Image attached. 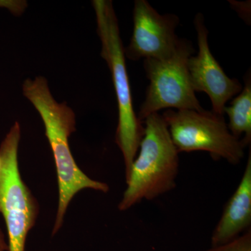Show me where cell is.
I'll use <instances>...</instances> for the list:
<instances>
[{
    "mask_svg": "<svg viewBox=\"0 0 251 251\" xmlns=\"http://www.w3.org/2000/svg\"><path fill=\"white\" fill-rule=\"evenodd\" d=\"M23 94L34 105L42 118L46 135L53 153L59 199L52 234L62 227L68 206L79 191L86 188L107 193L109 186L105 183L91 179L78 168L69 148V139L75 130L74 111L65 103L54 100L44 77L34 80L27 79L23 84Z\"/></svg>",
    "mask_w": 251,
    "mask_h": 251,
    "instance_id": "6da1fadb",
    "label": "cell"
},
{
    "mask_svg": "<svg viewBox=\"0 0 251 251\" xmlns=\"http://www.w3.org/2000/svg\"><path fill=\"white\" fill-rule=\"evenodd\" d=\"M145 132L139 152L126 180L127 188L119 204L126 211L142 201H151L173 191L179 174V151L172 140L166 122L159 113L143 121Z\"/></svg>",
    "mask_w": 251,
    "mask_h": 251,
    "instance_id": "7a4b0ae2",
    "label": "cell"
},
{
    "mask_svg": "<svg viewBox=\"0 0 251 251\" xmlns=\"http://www.w3.org/2000/svg\"><path fill=\"white\" fill-rule=\"evenodd\" d=\"M92 4L97 16V32L101 41L100 54L111 72L116 93L119 112L116 143L123 155L127 179L139 150L145 127L133 108L125 49L113 5L107 0H94Z\"/></svg>",
    "mask_w": 251,
    "mask_h": 251,
    "instance_id": "3957f363",
    "label": "cell"
},
{
    "mask_svg": "<svg viewBox=\"0 0 251 251\" xmlns=\"http://www.w3.org/2000/svg\"><path fill=\"white\" fill-rule=\"evenodd\" d=\"M21 134V126L16 122L0 145V214L7 229L9 251H25L27 234L39 213V203L19 171Z\"/></svg>",
    "mask_w": 251,
    "mask_h": 251,
    "instance_id": "277c9868",
    "label": "cell"
},
{
    "mask_svg": "<svg viewBox=\"0 0 251 251\" xmlns=\"http://www.w3.org/2000/svg\"><path fill=\"white\" fill-rule=\"evenodd\" d=\"M194 52L191 41L182 39L171 57L144 59L150 85L138 112L140 122L163 109L205 110L196 97L188 72V60Z\"/></svg>",
    "mask_w": 251,
    "mask_h": 251,
    "instance_id": "5b68a950",
    "label": "cell"
},
{
    "mask_svg": "<svg viewBox=\"0 0 251 251\" xmlns=\"http://www.w3.org/2000/svg\"><path fill=\"white\" fill-rule=\"evenodd\" d=\"M161 115L179 153L206 151L234 166L244 158L247 148L232 134L224 116L206 110H166Z\"/></svg>",
    "mask_w": 251,
    "mask_h": 251,
    "instance_id": "8992f818",
    "label": "cell"
},
{
    "mask_svg": "<svg viewBox=\"0 0 251 251\" xmlns=\"http://www.w3.org/2000/svg\"><path fill=\"white\" fill-rule=\"evenodd\" d=\"M179 18L161 15L146 0L135 1L133 30L125 54L130 60L168 58L174 53L180 39L176 34Z\"/></svg>",
    "mask_w": 251,
    "mask_h": 251,
    "instance_id": "52a82bcc",
    "label": "cell"
},
{
    "mask_svg": "<svg viewBox=\"0 0 251 251\" xmlns=\"http://www.w3.org/2000/svg\"><path fill=\"white\" fill-rule=\"evenodd\" d=\"M193 23L197 31L198 52L188 60L191 85L195 92H204L209 96L213 113L224 116L226 103L242 92V85L226 75L211 53L204 16L196 14Z\"/></svg>",
    "mask_w": 251,
    "mask_h": 251,
    "instance_id": "ba28073f",
    "label": "cell"
},
{
    "mask_svg": "<svg viewBox=\"0 0 251 251\" xmlns=\"http://www.w3.org/2000/svg\"><path fill=\"white\" fill-rule=\"evenodd\" d=\"M251 153L239 184L225 206L211 237V247L233 240L251 229Z\"/></svg>",
    "mask_w": 251,
    "mask_h": 251,
    "instance_id": "9c48e42d",
    "label": "cell"
},
{
    "mask_svg": "<svg viewBox=\"0 0 251 251\" xmlns=\"http://www.w3.org/2000/svg\"><path fill=\"white\" fill-rule=\"evenodd\" d=\"M242 92L226 106L224 114L229 117V130L236 138L242 140L247 148L251 142V76L250 71L244 77Z\"/></svg>",
    "mask_w": 251,
    "mask_h": 251,
    "instance_id": "30bf717a",
    "label": "cell"
},
{
    "mask_svg": "<svg viewBox=\"0 0 251 251\" xmlns=\"http://www.w3.org/2000/svg\"><path fill=\"white\" fill-rule=\"evenodd\" d=\"M201 251H251V229L233 240Z\"/></svg>",
    "mask_w": 251,
    "mask_h": 251,
    "instance_id": "8fae6325",
    "label": "cell"
},
{
    "mask_svg": "<svg viewBox=\"0 0 251 251\" xmlns=\"http://www.w3.org/2000/svg\"><path fill=\"white\" fill-rule=\"evenodd\" d=\"M0 251H9L8 243L6 242L4 232L1 228H0Z\"/></svg>",
    "mask_w": 251,
    "mask_h": 251,
    "instance_id": "7c38bea8",
    "label": "cell"
},
{
    "mask_svg": "<svg viewBox=\"0 0 251 251\" xmlns=\"http://www.w3.org/2000/svg\"><path fill=\"white\" fill-rule=\"evenodd\" d=\"M1 157H0V168H1Z\"/></svg>",
    "mask_w": 251,
    "mask_h": 251,
    "instance_id": "4fadbf2b",
    "label": "cell"
}]
</instances>
